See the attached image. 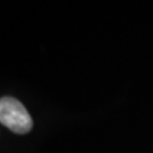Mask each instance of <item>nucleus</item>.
I'll use <instances>...</instances> for the list:
<instances>
[{
	"label": "nucleus",
	"instance_id": "f257e3e1",
	"mask_svg": "<svg viewBox=\"0 0 153 153\" xmlns=\"http://www.w3.org/2000/svg\"><path fill=\"white\" fill-rule=\"evenodd\" d=\"M0 122L16 133H27L33 128L31 116L20 101L11 97L0 98Z\"/></svg>",
	"mask_w": 153,
	"mask_h": 153
}]
</instances>
